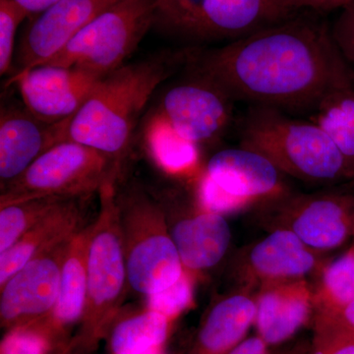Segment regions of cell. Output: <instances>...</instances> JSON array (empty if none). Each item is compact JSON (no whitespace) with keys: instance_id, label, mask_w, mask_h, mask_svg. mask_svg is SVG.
Instances as JSON below:
<instances>
[{"instance_id":"1","label":"cell","mask_w":354,"mask_h":354,"mask_svg":"<svg viewBox=\"0 0 354 354\" xmlns=\"http://www.w3.org/2000/svg\"><path fill=\"white\" fill-rule=\"evenodd\" d=\"M186 64L234 102L283 111H312L333 91L354 86L329 26L297 14L221 48L189 50Z\"/></svg>"},{"instance_id":"2","label":"cell","mask_w":354,"mask_h":354,"mask_svg":"<svg viewBox=\"0 0 354 354\" xmlns=\"http://www.w3.org/2000/svg\"><path fill=\"white\" fill-rule=\"evenodd\" d=\"M188 50L124 64L104 76L69 120L64 141L100 151L122 171L140 116L156 88L186 64Z\"/></svg>"},{"instance_id":"3","label":"cell","mask_w":354,"mask_h":354,"mask_svg":"<svg viewBox=\"0 0 354 354\" xmlns=\"http://www.w3.org/2000/svg\"><path fill=\"white\" fill-rule=\"evenodd\" d=\"M241 146L264 156L283 174L317 185L354 183V169L334 142L313 121L285 111L251 106L241 128Z\"/></svg>"},{"instance_id":"4","label":"cell","mask_w":354,"mask_h":354,"mask_svg":"<svg viewBox=\"0 0 354 354\" xmlns=\"http://www.w3.org/2000/svg\"><path fill=\"white\" fill-rule=\"evenodd\" d=\"M120 179V174H111L97 192L99 214L91 223L88 239L85 311L64 351H95L111 332L130 288L116 200Z\"/></svg>"},{"instance_id":"5","label":"cell","mask_w":354,"mask_h":354,"mask_svg":"<svg viewBox=\"0 0 354 354\" xmlns=\"http://www.w3.org/2000/svg\"><path fill=\"white\" fill-rule=\"evenodd\" d=\"M128 281L140 295H155L183 276L164 204L138 186L116 192Z\"/></svg>"},{"instance_id":"6","label":"cell","mask_w":354,"mask_h":354,"mask_svg":"<svg viewBox=\"0 0 354 354\" xmlns=\"http://www.w3.org/2000/svg\"><path fill=\"white\" fill-rule=\"evenodd\" d=\"M156 3L157 0H120L100 13L44 64L108 75L124 65L153 27Z\"/></svg>"},{"instance_id":"7","label":"cell","mask_w":354,"mask_h":354,"mask_svg":"<svg viewBox=\"0 0 354 354\" xmlns=\"http://www.w3.org/2000/svg\"><path fill=\"white\" fill-rule=\"evenodd\" d=\"M113 160L95 149L62 141L39 156L24 174L1 187L0 207L36 198H88L111 174H121Z\"/></svg>"},{"instance_id":"8","label":"cell","mask_w":354,"mask_h":354,"mask_svg":"<svg viewBox=\"0 0 354 354\" xmlns=\"http://www.w3.org/2000/svg\"><path fill=\"white\" fill-rule=\"evenodd\" d=\"M70 241L39 254L0 286V325L4 330L41 320L58 297Z\"/></svg>"},{"instance_id":"9","label":"cell","mask_w":354,"mask_h":354,"mask_svg":"<svg viewBox=\"0 0 354 354\" xmlns=\"http://www.w3.org/2000/svg\"><path fill=\"white\" fill-rule=\"evenodd\" d=\"M327 192L288 198L283 227L292 230L313 250L337 248L354 236V185Z\"/></svg>"},{"instance_id":"10","label":"cell","mask_w":354,"mask_h":354,"mask_svg":"<svg viewBox=\"0 0 354 354\" xmlns=\"http://www.w3.org/2000/svg\"><path fill=\"white\" fill-rule=\"evenodd\" d=\"M102 76L76 67L41 64L14 73L25 108L39 120L59 123L71 120Z\"/></svg>"},{"instance_id":"11","label":"cell","mask_w":354,"mask_h":354,"mask_svg":"<svg viewBox=\"0 0 354 354\" xmlns=\"http://www.w3.org/2000/svg\"><path fill=\"white\" fill-rule=\"evenodd\" d=\"M234 102L214 84L191 75L165 93L156 111L181 136L199 145L225 133Z\"/></svg>"},{"instance_id":"12","label":"cell","mask_w":354,"mask_h":354,"mask_svg":"<svg viewBox=\"0 0 354 354\" xmlns=\"http://www.w3.org/2000/svg\"><path fill=\"white\" fill-rule=\"evenodd\" d=\"M118 1L60 0L39 14L18 48L15 73L44 64L57 55L85 26Z\"/></svg>"},{"instance_id":"13","label":"cell","mask_w":354,"mask_h":354,"mask_svg":"<svg viewBox=\"0 0 354 354\" xmlns=\"http://www.w3.org/2000/svg\"><path fill=\"white\" fill-rule=\"evenodd\" d=\"M69 120L48 123L27 109L2 106L0 115V183L1 187L24 174L46 151L64 141Z\"/></svg>"},{"instance_id":"14","label":"cell","mask_w":354,"mask_h":354,"mask_svg":"<svg viewBox=\"0 0 354 354\" xmlns=\"http://www.w3.org/2000/svg\"><path fill=\"white\" fill-rule=\"evenodd\" d=\"M315 293L304 279L263 283L254 327L269 346L288 342L308 323Z\"/></svg>"},{"instance_id":"15","label":"cell","mask_w":354,"mask_h":354,"mask_svg":"<svg viewBox=\"0 0 354 354\" xmlns=\"http://www.w3.org/2000/svg\"><path fill=\"white\" fill-rule=\"evenodd\" d=\"M204 171L221 189L251 204L260 199L281 198L285 193L283 174L271 160L241 146L215 153Z\"/></svg>"},{"instance_id":"16","label":"cell","mask_w":354,"mask_h":354,"mask_svg":"<svg viewBox=\"0 0 354 354\" xmlns=\"http://www.w3.org/2000/svg\"><path fill=\"white\" fill-rule=\"evenodd\" d=\"M90 230L91 225L72 239L62 267L57 302L48 316L34 322L50 335L59 351L68 346L72 330L79 327L85 311Z\"/></svg>"},{"instance_id":"17","label":"cell","mask_w":354,"mask_h":354,"mask_svg":"<svg viewBox=\"0 0 354 354\" xmlns=\"http://www.w3.org/2000/svg\"><path fill=\"white\" fill-rule=\"evenodd\" d=\"M295 13L283 0H205L195 39L234 41Z\"/></svg>"},{"instance_id":"18","label":"cell","mask_w":354,"mask_h":354,"mask_svg":"<svg viewBox=\"0 0 354 354\" xmlns=\"http://www.w3.org/2000/svg\"><path fill=\"white\" fill-rule=\"evenodd\" d=\"M87 198H67L6 252L0 253V286L39 254L70 241L84 225Z\"/></svg>"},{"instance_id":"19","label":"cell","mask_w":354,"mask_h":354,"mask_svg":"<svg viewBox=\"0 0 354 354\" xmlns=\"http://www.w3.org/2000/svg\"><path fill=\"white\" fill-rule=\"evenodd\" d=\"M184 269L192 274L215 267L225 257L232 230L225 216L200 208L169 227Z\"/></svg>"},{"instance_id":"20","label":"cell","mask_w":354,"mask_h":354,"mask_svg":"<svg viewBox=\"0 0 354 354\" xmlns=\"http://www.w3.org/2000/svg\"><path fill=\"white\" fill-rule=\"evenodd\" d=\"M316 252L292 230L281 227L253 247L249 272L263 283L302 279L318 266Z\"/></svg>"},{"instance_id":"21","label":"cell","mask_w":354,"mask_h":354,"mask_svg":"<svg viewBox=\"0 0 354 354\" xmlns=\"http://www.w3.org/2000/svg\"><path fill=\"white\" fill-rule=\"evenodd\" d=\"M256 300L243 293L223 298L203 319L189 354H227L255 323Z\"/></svg>"},{"instance_id":"22","label":"cell","mask_w":354,"mask_h":354,"mask_svg":"<svg viewBox=\"0 0 354 354\" xmlns=\"http://www.w3.org/2000/svg\"><path fill=\"white\" fill-rule=\"evenodd\" d=\"M143 134L147 153L165 174L193 176L199 169L198 144L181 136L157 111L147 120Z\"/></svg>"},{"instance_id":"23","label":"cell","mask_w":354,"mask_h":354,"mask_svg":"<svg viewBox=\"0 0 354 354\" xmlns=\"http://www.w3.org/2000/svg\"><path fill=\"white\" fill-rule=\"evenodd\" d=\"M172 321L153 310L147 309L113 324L109 333L111 354H141L165 346Z\"/></svg>"},{"instance_id":"24","label":"cell","mask_w":354,"mask_h":354,"mask_svg":"<svg viewBox=\"0 0 354 354\" xmlns=\"http://www.w3.org/2000/svg\"><path fill=\"white\" fill-rule=\"evenodd\" d=\"M311 121L322 128L354 169V86L326 95L312 111Z\"/></svg>"},{"instance_id":"25","label":"cell","mask_w":354,"mask_h":354,"mask_svg":"<svg viewBox=\"0 0 354 354\" xmlns=\"http://www.w3.org/2000/svg\"><path fill=\"white\" fill-rule=\"evenodd\" d=\"M65 199L41 197L0 207V253L8 250Z\"/></svg>"},{"instance_id":"26","label":"cell","mask_w":354,"mask_h":354,"mask_svg":"<svg viewBox=\"0 0 354 354\" xmlns=\"http://www.w3.org/2000/svg\"><path fill=\"white\" fill-rule=\"evenodd\" d=\"M316 311L335 313L354 300V246L323 270Z\"/></svg>"},{"instance_id":"27","label":"cell","mask_w":354,"mask_h":354,"mask_svg":"<svg viewBox=\"0 0 354 354\" xmlns=\"http://www.w3.org/2000/svg\"><path fill=\"white\" fill-rule=\"evenodd\" d=\"M205 0H157L153 26L169 34L196 39Z\"/></svg>"},{"instance_id":"28","label":"cell","mask_w":354,"mask_h":354,"mask_svg":"<svg viewBox=\"0 0 354 354\" xmlns=\"http://www.w3.org/2000/svg\"><path fill=\"white\" fill-rule=\"evenodd\" d=\"M311 354H354V333L335 317L317 312Z\"/></svg>"},{"instance_id":"29","label":"cell","mask_w":354,"mask_h":354,"mask_svg":"<svg viewBox=\"0 0 354 354\" xmlns=\"http://www.w3.org/2000/svg\"><path fill=\"white\" fill-rule=\"evenodd\" d=\"M55 342L38 323L6 330L0 344V354H51Z\"/></svg>"},{"instance_id":"30","label":"cell","mask_w":354,"mask_h":354,"mask_svg":"<svg viewBox=\"0 0 354 354\" xmlns=\"http://www.w3.org/2000/svg\"><path fill=\"white\" fill-rule=\"evenodd\" d=\"M193 274L184 269L183 276L165 290L146 297V308L174 321L193 304Z\"/></svg>"},{"instance_id":"31","label":"cell","mask_w":354,"mask_h":354,"mask_svg":"<svg viewBox=\"0 0 354 354\" xmlns=\"http://www.w3.org/2000/svg\"><path fill=\"white\" fill-rule=\"evenodd\" d=\"M196 195L200 208L221 216L237 213L251 204L221 189L204 171L198 177Z\"/></svg>"},{"instance_id":"32","label":"cell","mask_w":354,"mask_h":354,"mask_svg":"<svg viewBox=\"0 0 354 354\" xmlns=\"http://www.w3.org/2000/svg\"><path fill=\"white\" fill-rule=\"evenodd\" d=\"M28 17L19 6L9 0H0V74L9 72L12 66L16 32Z\"/></svg>"},{"instance_id":"33","label":"cell","mask_w":354,"mask_h":354,"mask_svg":"<svg viewBox=\"0 0 354 354\" xmlns=\"http://www.w3.org/2000/svg\"><path fill=\"white\" fill-rule=\"evenodd\" d=\"M341 9L330 27V35L342 57L354 66V2Z\"/></svg>"},{"instance_id":"34","label":"cell","mask_w":354,"mask_h":354,"mask_svg":"<svg viewBox=\"0 0 354 354\" xmlns=\"http://www.w3.org/2000/svg\"><path fill=\"white\" fill-rule=\"evenodd\" d=\"M227 354H271L270 346L257 335L246 337Z\"/></svg>"},{"instance_id":"35","label":"cell","mask_w":354,"mask_h":354,"mask_svg":"<svg viewBox=\"0 0 354 354\" xmlns=\"http://www.w3.org/2000/svg\"><path fill=\"white\" fill-rule=\"evenodd\" d=\"M354 0H299V8H310L313 10H330V9L342 8L353 3Z\"/></svg>"},{"instance_id":"36","label":"cell","mask_w":354,"mask_h":354,"mask_svg":"<svg viewBox=\"0 0 354 354\" xmlns=\"http://www.w3.org/2000/svg\"><path fill=\"white\" fill-rule=\"evenodd\" d=\"M28 14V16L43 13L60 0H9Z\"/></svg>"},{"instance_id":"37","label":"cell","mask_w":354,"mask_h":354,"mask_svg":"<svg viewBox=\"0 0 354 354\" xmlns=\"http://www.w3.org/2000/svg\"><path fill=\"white\" fill-rule=\"evenodd\" d=\"M321 313H325L328 314V315L335 317L344 327L348 328V330L354 333V300L349 302L348 305H346V306L339 310V311L335 312V313H327V312H321Z\"/></svg>"},{"instance_id":"38","label":"cell","mask_w":354,"mask_h":354,"mask_svg":"<svg viewBox=\"0 0 354 354\" xmlns=\"http://www.w3.org/2000/svg\"><path fill=\"white\" fill-rule=\"evenodd\" d=\"M141 354H169L165 351V346H158V348H155L150 349V351H146V353Z\"/></svg>"},{"instance_id":"39","label":"cell","mask_w":354,"mask_h":354,"mask_svg":"<svg viewBox=\"0 0 354 354\" xmlns=\"http://www.w3.org/2000/svg\"><path fill=\"white\" fill-rule=\"evenodd\" d=\"M283 2L286 4V6H290L291 9L293 10L297 11L299 9L298 7V2L299 0H283Z\"/></svg>"},{"instance_id":"40","label":"cell","mask_w":354,"mask_h":354,"mask_svg":"<svg viewBox=\"0 0 354 354\" xmlns=\"http://www.w3.org/2000/svg\"><path fill=\"white\" fill-rule=\"evenodd\" d=\"M58 354H73V353H69V351H59Z\"/></svg>"}]
</instances>
